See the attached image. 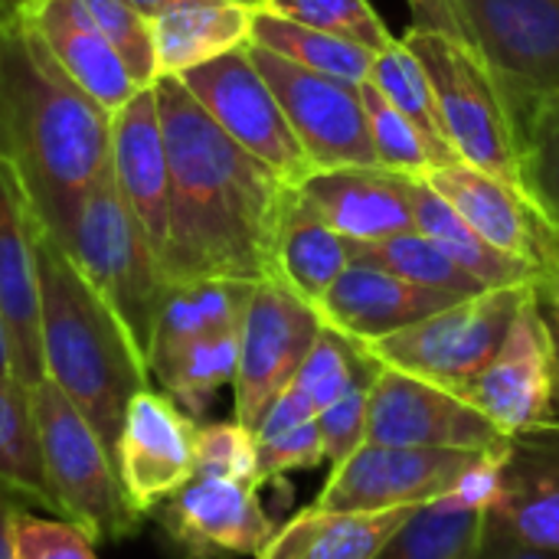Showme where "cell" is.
<instances>
[{
    "label": "cell",
    "instance_id": "cell-1",
    "mask_svg": "<svg viewBox=\"0 0 559 559\" xmlns=\"http://www.w3.org/2000/svg\"><path fill=\"white\" fill-rule=\"evenodd\" d=\"M154 95L170 157L167 285L272 282L275 236L295 187L239 147L177 75H160Z\"/></svg>",
    "mask_w": 559,
    "mask_h": 559
},
{
    "label": "cell",
    "instance_id": "cell-2",
    "mask_svg": "<svg viewBox=\"0 0 559 559\" xmlns=\"http://www.w3.org/2000/svg\"><path fill=\"white\" fill-rule=\"evenodd\" d=\"M0 160L13 167L39 229L59 246L111 167V115L20 20L0 29Z\"/></svg>",
    "mask_w": 559,
    "mask_h": 559
},
{
    "label": "cell",
    "instance_id": "cell-3",
    "mask_svg": "<svg viewBox=\"0 0 559 559\" xmlns=\"http://www.w3.org/2000/svg\"><path fill=\"white\" fill-rule=\"evenodd\" d=\"M39 344L46 377L92 423L115 455L128 403L151 386L147 360L115 308L82 278L36 223Z\"/></svg>",
    "mask_w": 559,
    "mask_h": 559
},
{
    "label": "cell",
    "instance_id": "cell-4",
    "mask_svg": "<svg viewBox=\"0 0 559 559\" xmlns=\"http://www.w3.org/2000/svg\"><path fill=\"white\" fill-rule=\"evenodd\" d=\"M62 249L82 278L115 308L147 360L154 324L170 285L160 272L154 246L124 206L111 167L88 190Z\"/></svg>",
    "mask_w": 559,
    "mask_h": 559
},
{
    "label": "cell",
    "instance_id": "cell-5",
    "mask_svg": "<svg viewBox=\"0 0 559 559\" xmlns=\"http://www.w3.org/2000/svg\"><path fill=\"white\" fill-rule=\"evenodd\" d=\"M29 403L59 518L82 527L92 544H118L134 537L141 518L128 508L115 455L92 423L49 377L29 386Z\"/></svg>",
    "mask_w": 559,
    "mask_h": 559
},
{
    "label": "cell",
    "instance_id": "cell-6",
    "mask_svg": "<svg viewBox=\"0 0 559 559\" xmlns=\"http://www.w3.org/2000/svg\"><path fill=\"white\" fill-rule=\"evenodd\" d=\"M403 43L416 52L432 82L442 124L459 157L521 187L514 111L478 49L459 36L426 29H409Z\"/></svg>",
    "mask_w": 559,
    "mask_h": 559
},
{
    "label": "cell",
    "instance_id": "cell-7",
    "mask_svg": "<svg viewBox=\"0 0 559 559\" xmlns=\"http://www.w3.org/2000/svg\"><path fill=\"white\" fill-rule=\"evenodd\" d=\"M527 298L531 282L488 288L364 347L380 367H393L462 393L495 360Z\"/></svg>",
    "mask_w": 559,
    "mask_h": 559
},
{
    "label": "cell",
    "instance_id": "cell-8",
    "mask_svg": "<svg viewBox=\"0 0 559 559\" xmlns=\"http://www.w3.org/2000/svg\"><path fill=\"white\" fill-rule=\"evenodd\" d=\"M177 79L239 147L269 164L282 180L298 187L314 174V164L305 154L275 92L255 69L249 46L203 62Z\"/></svg>",
    "mask_w": 559,
    "mask_h": 559
},
{
    "label": "cell",
    "instance_id": "cell-9",
    "mask_svg": "<svg viewBox=\"0 0 559 559\" xmlns=\"http://www.w3.org/2000/svg\"><path fill=\"white\" fill-rule=\"evenodd\" d=\"M249 56L275 92L314 170L380 167L367 128L360 85L311 72L255 43H249Z\"/></svg>",
    "mask_w": 559,
    "mask_h": 559
},
{
    "label": "cell",
    "instance_id": "cell-10",
    "mask_svg": "<svg viewBox=\"0 0 559 559\" xmlns=\"http://www.w3.org/2000/svg\"><path fill=\"white\" fill-rule=\"evenodd\" d=\"M324 321L318 308L278 282H259L239 331L233 419L255 429L272 400L295 380Z\"/></svg>",
    "mask_w": 559,
    "mask_h": 559
},
{
    "label": "cell",
    "instance_id": "cell-11",
    "mask_svg": "<svg viewBox=\"0 0 559 559\" xmlns=\"http://www.w3.org/2000/svg\"><path fill=\"white\" fill-rule=\"evenodd\" d=\"M508 105L559 92V0H452Z\"/></svg>",
    "mask_w": 559,
    "mask_h": 559
},
{
    "label": "cell",
    "instance_id": "cell-12",
    "mask_svg": "<svg viewBox=\"0 0 559 559\" xmlns=\"http://www.w3.org/2000/svg\"><path fill=\"white\" fill-rule=\"evenodd\" d=\"M478 455L481 452L468 449H406L367 442L347 462L331 468L311 508L350 514L419 508L449 495Z\"/></svg>",
    "mask_w": 559,
    "mask_h": 559
},
{
    "label": "cell",
    "instance_id": "cell-13",
    "mask_svg": "<svg viewBox=\"0 0 559 559\" xmlns=\"http://www.w3.org/2000/svg\"><path fill=\"white\" fill-rule=\"evenodd\" d=\"M200 423L164 390H141L124 413L115 468L128 508L144 521L197 475Z\"/></svg>",
    "mask_w": 559,
    "mask_h": 559
},
{
    "label": "cell",
    "instance_id": "cell-14",
    "mask_svg": "<svg viewBox=\"0 0 559 559\" xmlns=\"http://www.w3.org/2000/svg\"><path fill=\"white\" fill-rule=\"evenodd\" d=\"M262 488L219 475H193L151 518L180 559L259 557L278 531Z\"/></svg>",
    "mask_w": 559,
    "mask_h": 559
},
{
    "label": "cell",
    "instance_id": "cell-15",
    "mask_svg": "<svg viewBox=\"0 0 559 559\" xmlns=\"http://www.w3.org/2000/svg\"><path fill=\"white\" fill-rule=\"evenodd\" d=\"M498 432L459 393L419 380L413 373L380 367L367 393V442L406 449H468L485 452L501 445Z\"/></svg>",
    "mask_w": 559,
    "mask_h": 559
},
{
    "label": "cell",
    "instance_id": "cell-16",
    "mask_svg": "<svg viewBox=\"0 0 559 559\" xmlns=\"http://www.w3.org/2000/svg\"><path fill=\"white\" fill-rule=\"evenodd\" d=\"M504 436L554 423V350L534 288L518 311L495 360L459 393Z\"/></svg>",
    "mask_w": 559,
    "mask_h": 559
},
{
    "label": "cell",
    "instance_id": "cell-17",
    "mask_svg": "<svg viewBox=\"0 0 559 559\" xmlns=\"http://www.w3.org/2000/svg\"><path fill=\"white\" fill-rule=\"evenodd\" d=\"M0 311L13 350V380L26 390L46 380L39 344L36 216L10 164L0 160Z\"/></svg>",
    "mask_w": 559,
    "mask_h": 559
},
{
    "label": "cell",
    "instance_id": "cell-18",
    "mask_svg": "<svg viewBox=\"0 0 559 559\" xmlns=\"http://www.w3.org/2000/svg\"><path fill=\"white\" fill-rule=\"evenodd\" d=\"M111 177L160 262L170 236V157L154 85L138 88V95L111 115Z\"/></svg>",
    "mask_w": 559,
    "mask_h": 559
},
{
    "label": "cell",
    "instance_id": "cell-19",
    "mask_svg": "<svg viewBox=\"0 0 559 559\" xmlns=\"http://www.w3.org/2000/svg\"><path fill=\"white\" fill-rule=\"evenodd\" d=\"M488 524L514 544L559 554V419L508 439L504 485Z\"/></svg>",
    "mask_w": 559,
    "mask_h": 559
},
{
    "label": "cell",
    "instance_id": "cell-20",
    "mask_svg": "<svg viewBox=\"0 0 559 559\" xmlns=\"http://www.w3.org/2000/svg\"><path fill=\"white\" fill-rule=\"evenodd\" d=\"M301 200L344 239L380 242L400 233H416L413 177L383 167H334L314 170L298 183Z\"/></svg>",
    "mask_w": 559,
    "mask_h": 559
},
{
    "label": "cell",
    "instance_id": "cell-21",
    "mask_svg": "<svg viewBox=\"0 0 559 559\" xmlns=\"http://www.w3.org/2000/svg\"><path fill=\"white\" fill-rule=\"evenodd\" d=\"M16 20L43 39L59 69L108 115H118L138 95L124 59L95 26L82 0H23Z\"/></svg>",
    "mask_w": 559,
    "mask_h": 559
},
{
    "label": "cell",
    "instance_id": "cell-22",
    "mask_svg": "<svg viewBox=\"0 0 559 559\" xmlns=\"http://www.w3.org/2000/svg\"><path fill=\"white\" fill-rule=\"evenodd\" d=\"M426 183L439 190L472 223L478 236H485L501 252L531 262L534 269L540 265L544 249L557 236V229L544 219V213L531 203V197L521 187L488 170H478L465 160L436 167L426 177Z\"/></svg>",
    "mask_w": 559,
    "mask_h": 559
},
{
    "label": "cell",
    "instance_id": "cell-23",
    "mask_svg": "<svg viewBox=\"0 0 559 559\" xmlns=\"http://www.w3.org/2000/svg\"><path fill=\"white\" fill-rule=\"evenodd\" d=\"M462 298L432 292L423 285H413L386 269L350 262L344 275L331 285V292L321 298L318 314L328 328L370 344L386 334H396Z\"/></svg>",
    "mask_w": 559,
    "mask_h": 559
},
{
    "label": "cell",
    "instance_id": "cell-24",
    "mask_svg": "<svg viewBox=\"0 0 559 559\" xmlns=\"http://www.w3.org/2000/svg\"><path fill=\"white\" fill-rule=\"evenodd\" d=\"M259 3L246 0H180L151 20L157 79L183 75L252 43Z\"/></svg>",
    "mask_w": 559,
    "mask_h": 559
},
{
    "label": "cell",
    "instance_id": "cell-25",
    "mask_svg": "<svg viewBox=\"0 0 559 559\" xmlns=\"http://www.w3.org/2000/svg\"><path fill=\"white\" fill-rule=\"evenodd\" d=\"M423 508V504H419ZM416 508L390 511H318L305 508L282 524L255 559H373Z\"/></svg>",
    "mask_w": 559,
    "mask_h": 559
},
{
    "label": "cell",
    "instance_id": "cell-26",
    "mask_svg": "<svg viewBox=\"0 0 559 559\" xmlns=\"http://www.w3.org/2000/svg\"><path fill=\"white\" fill-rule=\"evenodd\" d=\"M350 239L334 233L298 193V187L288 197L275 252H272V282L285 285L292 295L308 301L311 308L321 305V298L331 292V285L344 275L350 265Z\"/></svg>",
    "mask_w": 559,
    "mask_h": 559
},
{
    "label": "cell",
    "instance_id": "cell-27",
    "mask_svg": "<svg viewBox=\"0 0 559 559\" xmlns=\"http://www.w3.org/2000/svg\"><path fill=\"white\" fill-rule=\"evenodd\" d=\"M413 213H416V233L432 239L455 265H462L468 275H475L485 288H511L534 282V265L501 252L485 236L472 229V223L426 180L413 177Z\"/></svg>",
    "mask_w": 559,
    "mask_h": 559
},
{
    "label": "cell",
    "instance_id": "cell-28",
    "mask_svg": "<svg viewBox=\"0 0 559 559\" xmlns=\"http://www.w3.org/2000/svg\"><path fill=\"white\" fill-rule=\"evenodd\" d=\"M252 292H255L252 282H236V278H197V282L170 285L154 324L147 364L200 337L242 328Z\"/></svg>",
    "mask_w": 559,
    "mask_h": 559
},
{
    "label": "cell",
    "instance_id": "cell-29",
    "mask_svg": "<svg viewBox=\"0 0 559 559\" xmlns=\"http://www.w3.org/2000/svg\"><path fill=\"white\" fill-rule=\"evenodd\" d=\"M0 488L23 508H43L59 518V504L43 468L29 390L16 380H0Z\"/></svg>",
    "mask_w": 559,
    "mask_h": 559
},
{
    "label": "cell",
    "instance_id": "cell-30",
    "mask_svg": "<svg viewBox=\"0 0 559 559\" xmlns=\"http://www.w3.org/2000/svg\"><path fill=\"white\" fill-rule=\"evenodd\" d=\"M239 331H219L210 337H200L193 344H183L164 357H154L147 364V373L160 383L167 396H174L193 419H200L213 396L223 386H233L236 367H239Z\"/></svg>",
    "mask_w": 559,
    "mask_h": 559
},
{
    "label": "cell",
    "instance_id": "cell-31",
    "mask_svg": "<svg viewBox=\"0 0 559 559\" xmlns=\"http://www.w3.org/2000/svg\"><path fill=\"white\" fill-rule=\"evenodd\" d=\"M367 82H373L386 95V102L416 124V131L426 138V144L432 151L436 167H449V164L462 160L449 141L445 124H442V111H439L432 82H429L423 62L416 59V52L403 39H393L386 49L377 52Z\"/></svg>",
    "mask_w": 559,
    "mask_h": 559
},
{
    "label": "cell",
    "instance_id": "cell-32",
    "mask_svg": "<svg viewBox=\"0 0 559 559\" xmlns=\"http://www.w3.org/2000/svg\"><path fill=\"white\" fill-rule=\"evenodd\" d=\"M252 43L292 59V62L311 69V72H321V75H331V79H341V82H354V85L370 79L373 59H377V52H370V49H364V46H357L350 39H341V36L292 23V20L265 13V10H255Z\"/></svg>",
    "mask_w": 559,
    "mask_h": 559
},
{
    "label": "cell",
    "instance_id": "cell-33",
    "mask_svg": "<svg viewBox=\"0 0 559 559\" xmlns=\"http://www.w3.org/2000/svg\"><path fill=\"white\" fill-rule=\"evenodd\" d=\"M514 111L521 190L559 233V92L534 95Z\"/></svg>",
    "mask_w": 559,
    "mask_h": 559
},
{
    "label": "cell",
    "instance_id": "cell-34",
    "mask_svg": "<svg viewBox=\"0 0 559 559\" xmlns=\"http://www.w3.org/2000/svg\"><path fill=\"white\" fill-rule=\"evenodd\" d=\"M350 259L364 265L386 269L413 285L445 292L455 298H472L488 292L475 275H468L462 265H455L432 239L423 233H400L380 242H350Z\"/></svg>",
    "mask_w": 559,
    "mask_h": 559
},
{
    "label": "cell",
    "instance_id": "cell-35",
    "mask_svg": "<svg viewBox=\"0 0 559 559\" xmlns=\"http://www.w3.org/2000/svg\"><path fill=\"white\" fill-rule=\"evenodd\" d=\"M377 373H380V364L367 354V347L360 341L324 324L292 383L321 413V409L334 406L337 400H344L347 393L370 386L377 380Z\"/></svg>",
    "mask_w": 559,
    "mask_h": 559
},
{
    "label": "cell",
    "instance_id": "cell-36",
    "mask_svg": "<svg viewBox=\"0 0 559 559\" xmlns=\"http://www.w3.org/2000/svg\"><path fill=\"white\" fill-rule=\"evenodd\" d=\"M488 514L462 511L436 498L409 514L380 557L386 559H459L485 531Z\"/></svg>",
    "mask_w": 559,
    "mask_h": 559
},
{
    "label": "cell",
    "instance_id": "cell-37",
    "mask_svg": "<svg viewBox=\"0 0 559 559\" xmlns=\"http://www.w3.org/2000/svg\"><path fill=\"white\" fill-rule=\"evenodd\" d=\"M259 10L350 39L370 52H380L396 39L370 0H259Z\"/></svg>",
    "mask_w": 559,
    "mask_h": 559
},
{
    "label": "cell",
    "instance_id": "cell-38",
    "mask_svg": "<svg viewBox=\"0 0 559 559\" xmlns=\"http://www.w3.org/2000/svg\"><path fill=\"white\" fill-rule=\"evenodd\" d=\"M360 95H364V111H367V128H370V141L377 151V164L383 170L426 180L436 170V160H432L426 138L416 131V124L403 111H396L373 82H360Z\"/></svg>",
    "mask_w": 559,
    "mask_h": 559
},
{
    "label": "cell",
    "instance_id": "cell-39",
    "mask_svg": "<svg viewBox=\"0 0 559 559\" xmlns=\"http://www.w3.org/2000/svg\"><path fill=\"white\" fill-rule=\"evenodd\" d=\"M95 26L108 36V43L124 59L131 79L138 88H151L157 82V56H154V36L151 20L134 10L128 0H82Z\"/></svg>",
    "mask_w": 559,
    "mask_h": 559
},
{
    "label": "cell",
    "instance_id": "cell-40",
    "mask_svg": "<svg viewBox=\"0 0 559 559\" xmlns=\"http://www.w3.org/2000/svg\"><path fill=\"white\" fill-rule=\"evenodd\" d=\"M197 472L200 475H219V478H236V481L255 485L259 452H255L252 429L236 423V419L200 423V432H197Z\"/></svg>",
    "mask_w": 559,
    "mask_h": 559
},
{
    "label": "cell",
    "instance_id": "cell-41",
    "mask_svg": "<svg viewBox=\"0 0 559 559\" xmlns=\"http://www.w3.org/2000/svg\"><path fill=\"white\" fill-rule=\"evenodd\" d=\"M252 436H255V452H259V475H255L259 488L285 478L288 472L318 468L324 462V442H321L318 416L308 423H295L285 429H262Z\"/></svg>",
    "mask_w": 559,
    "mask_h": 559
},
{
    "label": "cell",
    "instance_id": "cell-42",
    "mask_svg": "<svg viewBox=\"0 0 559 559\" xmlns=\"http://www.w3.org/2000/svg\"><path fill=\"white\" fill-rule=\"evenodd\" d=\"M13 559H98L82 527L62 518H39L29 508L13 511Z\"/></svg>",
    "mask_w": 559,
    "mask_h": 559
},
{
    "label": "cell",
    "instance_id": "cell-43",
    "mask_svg": "<svg viewBox=\"0 0 559 559\" xmlns=\"http://www.w3.org/2000/svg\"><path fill=\"white\" fill-rule=\"evenodd\" d=\"M367 393L370 386H360L318 413L324 462H331V468L347 462L357 449L367 445Z\"/></svg>",
    "mask_w": 559,
    "mask_h": 559
},
{
    "label": "cell",
    "instance_id": "cell-44",
    "mask_svg": "<svg viewBox=\"0 0 559 559\" xmlns=\"http://www.w3.org/2000/svg\"><path fill=\"white\" fill-rule=\"evenodd\" d=\"M511 439V436H508ZM508 439L488 452L478 455V462H472L462 478L455 481V488L449 495H442L449 504L462 508V511H478L488 514L498 498H501V485H504V455H508Z\"/></svg>",
    "mask_w": 559,
    "mask_h": 559
},
{
    "label": "cell",
    "instance_id": "cell-45",
    "mask_svg": "<svg viewBox=\"0 0 559 559\" xmlns=\"http://www.w3.org/2000/svg\"><path fill=\"white\" fill-rule=\"evenodd\" d=\"M531 288H534V301L547 324V337H550V350H554V409L559 419V233L544 249V259L534 272Z\"/></svg>",
    "mask_w": 559,
    "mask_h": 559
},
{
    "label": "cell",
    "instance_id": "cell-46",
    "mask_svg": "<svg viewBox=\"0 0 559 559\" xmlns=\"http://www.w3.org/2000/svg\"><path fill=\"white\" fill-rule=\"evenodd\" d=\"M409 13H413V29H426V33H449L465 39L462 20L452 7V0H406ZM468 43V39H465Z\"/></svg>",
    "mask_w": 559,
    "mask_h": 559
},
{
    "label": "cell",
    "instance_id": "cell-47",
    "mask_svg": "<svg viewBox=\"0 0 559 559\" xmlns=\"http://www.w3.org/2000/svg\"><path fill=\"white\" fill-rule=\"evenodd\" d=\"M485 559H559V554L534 550V547L514 544V540H508L504 534H498V531L485 521Z\"/></svg>",
    "mask_w": 559,
    "mask_h": 559
},
{
    "label": "cell",
    "instance_id": "cell-48",
    "mask_svg": "<svg viewBox=\"0 0 559 559\" xmlns=\"http://www.w3.org/2000/svg\"><path fill=\"white\" fill-rule=\"evenodd\" d=\"M20 501L0 488V559H13V511Z\"/></svg>",
    "mask_w": 559,
    "mask_h": 559
},
{
    "label": "cell",
    "instance_id": "cell-49",
    "mask_svg": "<svg viewBox=\"0 0 559 559\" xmlns=\"http://www.w3.org/2000/svg\"><path fill=\"white\" fill-rule=\"evenodd\" d=\"M0 380H13V350H10V334H7L3 311H0Z\"/></svg>",
    "mask_w": 559,
    "mask_h": 559
},
{
    "label": "cell",
    "instance_id": "cell-50",
    "mask_svg": "<svg viewBox=\"0 0 559 559\" xmlns=\"http://www.w3.org/2000/svg\"><path fill=\"white\" fill-rule=\"evenodd\" d=\"M134 10H141L147 20H154L157 13H164L167 7H174V3H180V0H128ZM246 3H259V0H246Z\"/></svg>",
    "mask_w": 559,
    "mask_h": 559
},
{
    "label": "cell",
    "instance_id": "cell-51",
    "mask_svg": "<svg viewBox=\"0 0 559 559\" xmlns=\"http://www.w3.org/2000/svg\"><path fill=\"white\" fill-rule=\"evenodd\" d=\"M16 0H0V29H7L10 23H16Z\"/></svg>",
    "mask_w": 559,
    "mask_h": 559
},
{
    "label": "cell",
    "instance_id": "cell-52",
    "mask_svg": "<svg viewBox=\"0 0 559 559\" xmlns=\"http://www.w3.org/2000/svg\"><path fill=\"white\" fill-rule=\"evenodd\" d=\"M459 559H485V531H481V537H478V540H475Z\"/></svg>",
    "mask_w": 559,
    "mask_h": 559
},
{
    "label": "cell",
    "instance_id": "cell-53",
    "mask_svg": "<svg viewBox=\"0 0 559 559\" xmlns=\"http://www.w3.org/2000/svg\"><path fill=\"white\" fill-rule=\"evenodd\" d=\"M20 3H23V0H16V7H20Z\"/></svg>",
    "mask_w": 559,
    "mask_h": 559
},
{
    "label": "cell",
    "instance_id": "cell-54",
    "mask_svg": "<svg viewBox=\"0 0 559 559\" xmlns=\"http://www.w3.org/2000/svg\"><path fill=\"white\" fill-rule=\"evenodd\" d=\"M373 559H386V557H373Z\"/></svg>",
    "mask_w": 559,
    "mask_h": 559
}]
</instances>
